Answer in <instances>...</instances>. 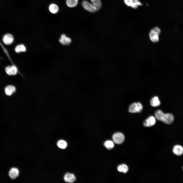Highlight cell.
Wrapping results in <instances>:
<instances>
[{
    "instance_id": "obj_1",
    "label": "cell",
    "mask_w": 183,
    "mask_h": 183,
    "mask_svg": "<svg viewBox=\"0 0 183 183\" xmlns=\"http://www.w3.org/2000/svg\"><path fill=\"white\" fill-rule=\"evenodd\" d=\"M155 115L157 119L167 124H171L174 120V117L172 114L164 113L161 110L159 109L155 111Z\"/></svg>"
},
{
    "instance_id": "obj_2",
    "label": "cell",
    "mask_w": 183,
    "mask_h": 183,
    "mask_svg": "<svg viewBox=\"0 0 183 183\" xmlns=\"http://www.w3.org/2000/svg\"><path fill=\"white\" fill-rule=\"evenodd\" d=\"M161 32L160 28L157 26L151 29L149 33L150 40L154 43L158 42L159 40V35Z\"/></svg>"
},
{
    "instance_id": "obj_3",
    "label": "cell",
    "mask_w": 183,
    "mask_h": 183,
    "mask_svg": "<svg viewBox=\"0 0 183 183\" xmlns=\"http://www.w3.org/2000/svg\"><path fill=\"white\" fill-rule=\"evenodd\" d=\"M124 4L127 6L134 9H136L142 5L140 0H124Z\"/></svg>"
},
{
    "instance_id": "obj_4",
    "label": "cell",
    "mask_w": 183,
    "mask_h": 183,
    "mask_svg": "<svg viewBox=\"0 0 183 183\" xmlns=\"http://www.w3.org/2000/svg\"><path fill=\"white\" fill-rule=\"evenodd\" d=\"M143 109V106L140 102H134L129 106V111L131 113H136L141 112Z\"/></svg>"
},
{
    "instance_id": "obj_5",
    "label": "cell",
    "mask_w": 183,
    "mask_h": 183,
    "mask_svg": "<svg viewBox=\"0 0 183 183\" xmlns=\"http://www.w3.org/2000/svg\"><path fill=\"white\" fill-rule=\"evenodd\" d=\"M83 8L86 10L91 13L97 11L93 4L86 0H83L82 2Z\"/></svg>"
},
{
    "instance_id": "obj_6",
    "label": "cell",
    "mask_w": 183,
    "mask_h": 183,
    "mask_svg": "<svg viewBox=\"0 0 183 183\" xmlns=\"http://www.w3.org/2000/svg\"><path fill=\"white\" fill-rule=\"evenodd\" d=\"M112 139L113 141L115 143L117 144H120L124 141L125 136L122 133L118 132L113 134Z\"/></svg>"
},
{
    "instance_id": "obj_7",
    "label": "cell",
    "mask_w": 183,
    "mask_h": 183,
    "mask_svg": "<svg viewBox=\"0 0 183 183\" xmlns=\"http://www.w3.org/2000/svg\"><path fill=\"white\" fill-rule=\"evenodd\" d=\"M172 151L175 155L180 156L183 154V147L179 144H175L172 148Z\"/></svg>"
},
{
    "instance_id": "obj_8",
    "label": "cell",
    "mask_w": 183,
    "mask_h": 183,
    "mask_svg": "<svg viewBox=\"0 0 183 183\" xmlns=\"http://www.w3.org/2000/svg\"><path fill=\"white\" fill-rule=\"evenodd\" d=\"M156 122V119L155 117L153 116H151L144 120L143 125L145 127H149L154 125Z\"/></svg>"
},
{
    "instance_id": "obj_9",
    "label": "cell",
    "mask_w": 183,
    "mask_h": 183,
    "mask_svg": "<svg viewBox=\"0 0 183 183\" xmlns=\"http://www.w3.org/2000/svg\"><path fill=\"white\" fill-rule=\"evenodd\" d=\"M7 73L9 75H15L17 73L18 70L16 67L14 65L8 66L5 69Z\"/></svg>"
},
{
    "instance_id": "obj_10",
    "label": "cell",
    "mask_w": 183,
    "mask_h": 183,
    "mask_svg": "<svg viewBox=\"0 0 183 183\" xmlns=\"http://www.w3.org/2000/svg\"><path fill=\"white\" fill-rule=\"evenodd\" d=\"M14 40V38L12 35L8 34L5 35L3 37V41L6 45H10L12 44Z\"/></svg>"
},
{
    "instance_id": "obj_11",
    "label": "cell",
    "mask_w": 183,
    "mask_h": 183,
    "mask_svg": "<svg viewBox=\"0 0 183 183\" xmlns=\"http://www.w3.org/2000/svg\"><path fill=\"white\" fill-rule=\"evenodd\" d=\"M59 42L64 45H69L71 42V40L69 37L67 36L65 34H62L59 40Z\"/></svg>"
},
{
    "instance_id": "obj_12",
    "label": "cell",
    "mask_w": 183,
    "mask_h": 183,
    "mask_svg": "<svg viewBox=\"0 0 183 183\" xmlns=\"http://www.w3.org/2000/svg\"><path fill=\"white\" fill-rule=\"evenodd\" d=\"M76 177L73 174L67 173L64 176V179L65 181L67 182L72 183L76 180Z\"/></svg>"
},
{
    "instance_id": "obj_13",
    "label": "cell",
    "mask_w": 183,
    "mask_h": 183,
    "mask_svg": "<svg viewBox=\"0 0 183 183\" xmlns=\"http://www.w3.org/2000/svg\"><path fill=\"white\" fill-rule=\"evenodd\" d=\"M19 170L16 168H11L9 172V175L11 178L14 179L17 177L19 175Z\"/></svg>"
},
{
    "instance_id": "obj_14",
    "label": "cell",
    "mask_w": 183,
    "mask_h": 183,
    "mask_svg": "<svg viewBox=\"0 0 183 183\" xmlns=\"http://www.w3.org/2000/svg\"><path fill=\"white\" fill-rule=\"evenodd\" d=\"M16 91L15 87L12 85H9L6 87L5 89V94L7 96H11Z\"/></svg>"
},
{
    "instance_id": "obj_15",
    "label": "cell",
    "mask_w": 183,
    "mask_h": 183,
    "mask_svg": "<svg viewBox=\"0 0 183 183\" xmlns=\"http://www.w3.org/2000/svg\"><path fill=\"white\" fill-rule=\"evenodd\" d=\"M150 102L151 105L154 107L159 106L161 103L158 97L157 96L153 97L150 100Z\"/></svg>"
},
{
    "instance_id": "obj_16",
    "label": "cell",
    "mask_w": 183,
    "mask_h": 183,
    "mask_svg": "<svg viewBox=\"0 0 183 183\" xmlns=\"http://www.w3.org/2000/svg\"><path fill=\"white\" fill-rule=\"evenodd\" d=\"M49 8L50 12L53 14L57 13L59 10L58 6L56 4L54 3L50 4L49 6Z\"/></svg>"
},
{
    "instance_id": "obj_17",
    "label": "cell",
    "mask_w": 183,
    "mask_h": 183,
    "mask_svg": "<svg viewBox=\"0 0 183 183\" xmlns=\"http://www.w3.org/2000/svg\"><path fill=\"white\" fill-rule=\"evenodd\" d=\"M78 0H66V3L67 5L70 8H73L78 5Z\"/></svg>"
},
{
    "instance_id": "obj_18",
    "label": "cell",
    "mask_w": 183,
    "mask_h": 183,
    "mask_svg": "<svg viewBox=\"0 0 183 183\" xmlns=\"http://www.w3.org/2000/svg\"><path fill=\"white\" fill-rule=\"evenodd\" d=\"M90 1L97 11L100 9L102 5L100 0H90Z\"/></svg>"
},
{
    "instance_id": "obj_19",
    "label": "cell",
    "mask_w": 183,
    "mask_h": 183,
    "mask_svg": "<svg viewBox=\"0 0 183 183\" xmlns=\"http://www.w3.org/2000/svg\"><path fill=\"white\" fill-rule=\"evenodd\" d=\"M119 172L124 173H127L128 170V166L126 164H121L119 165L117 168Z\"/></svg>"
},
{
    "instance_id": "obj_20",
    "label": "cell",
    "mask_w": 183,
    "mask_h": 183,
    "mask_svg": "<svg viewBox=\"0 0 183 183\" xmlns=\"http://www.w3.org/2000/svg\"><path fill=\"white\" fill-rule=\"evenodd\" d=\"M26 50L25 46L22 44L18 45L15 48V51L17 53L24 52L26 51Z\"/></svg>"
},
{
    "instance_id": "obj_21",
    "label": "cell",
    "mask_w": 183,
    "mask_h": 183,
    "mask_svg": "<svg viewBox=\"0 0 183 183\" xmlns=\"http://www.w3.org/2000/svg\"><path fill=\"white\" fill-rule=\"evenodd\" d=\"M57 145L59 148L64 149L66 148L67 144L65 141L63 140H60L58 141Z\"/></svg>"
},
{
    "instance_id": "obj_22",
    "label": "cell",
    "mask_w": 183,
    "mask_h": 183,
    "mask_svg": "<svg viewBox=\"0 0 183 183\" xmlns=\"http://www.w3.org/2000/svg\"><path fill=\"white\" fill-rule=\"evenodd\" d=\"M104 145L107 149H112L114 147L113 142L111 140H108L106 141L104 143Z\"/></svg>"
},
{
    "instance_id": "obj_23",
    "label": "cell",
    "mask_w": 183,
    "mask_h": 183,
    "mask_svg": "<svg viewBox=\"0 0 183 183\" xmlns=\"http://www.w3.org/2000/svg\"><path fill=\"white\" fill-rule=\"evenodd\" d=\"M182 170L183 171V166L182 167Z\"/></svg>"
}]
</instances>
